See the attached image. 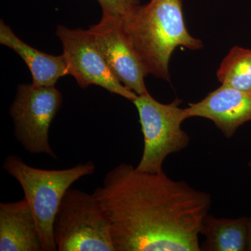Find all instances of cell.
<instances>
[{"mask_svg":"<svg viewBox=\"0 0 251 251\" xmlns=\"http://www.w3.org/2000/svg\"><path fill=\"white\" fill-rule=\"evenodd\" d=\"M110 221L115 251H201L199 236L209 214V193L162 171L121 163L96 188Z\"/></svg>","mask_w":251,"mask_h":251,"instance_id":"cell-1","label":"cell"},{"mask_svg":"<svg viewBox=\"0 0 251 251\" xmlns=\"http://www.w3.org/2000/svg\"><path fill=\"white\" fill-rule=\"evenodd\" d=\"M123 20L147 75L170 82L169 63L175 50L203 47L202 41L186 29L181 0H150L148 4L137 6Z\"/></svg>","mask_w":251,"mask_h":251,"instance_id":"cell-2","label":"cell"},{"mask_svg":"<svg viewBox=\"0 0 251 251\" xmlns=\"http://www.w3.org/2000/svg\"><path fill=\"white\" fill-rule=\"evenodd\" d=\"M3 168L19 183L35 218L44 251H57L53 226L56 214L68 190L77 180L93 174L92 161L63 170H44L27 165L16 155H9Z\"/></svg>","mask_w":251,"mask_h":251,"instance_id":"cell-3","label":"cell"},{"mask_svg":"<svg viewBox=\"0 0 251 251\" xmlns=\"http://www.w3.org/2000/svg\"><path fill=\"white\" fill-rule=\"evenodd\" d=\"M59 251H115L110 221L94 193L69 188L54 219Z\"/></svg>","mask_w":251,"mask_h":251,"instance_id":"cell-4","label":"cell"},{"mask_svg":"<svg viewBox=\"0 0 251 251\" xmlns=\"http://www.w3.org/2000/svg\"><path fill=\"white\" fill-rule=\"evenodd\" d=\"M138 110L143 135V154L137 169L149 173L163 171V162L172 153L187 148L190 138L181 128L187 120L181 100L160 103L150 93L138 95L132 101Z\"/></svg>","mask_w":251,"mask_h":251,"instance_id":"cell-5","label":"cell"},{"mask_svg":"<svg viewBox=\"0 0 251 251\" xmlns=\"http://www.w3.org/2000/svg\"><path fill=\"white\" fill-rule=\"evenodd\" d=\"M62 103V94L54 86H18L10 114L15 135L28 152L57 158L50 145L49 129Z\"/></svg>","mask_w":251,"mask_h":251,"instance_id":"cell-6","label":"cell"},{"mask_svg":"<svg viewBox=\"0 0 251 251\" xmlns=\"http://www.w3.org/2000/svg\"><path fill=\"white\" fill-rule=\"evenodd\" d=\"M56 34L62 44L69 75L75 79L80 87L99 86L131 102L136 99L138 95L122 85L114 75L89 29H72L59 25Z\"/></svg>","mask_w":251,"mask_h":251,"instance_id":"cell-7","label":"cell"},{"mask_svg":"<svg viewBox=\"0 0 251 251\" xmlns=\"http://www.w3.org/2000/svg\"><path fill=\"white\" fill-rule=\"evenodd\" d=\"M104 58L118 80L137 95L149 93L139 55L126 30L123 18L103 15L89 29Z\"/></svg>","mask_w":251,"mask_h":251,"instance_id":"cell-8","label":"cell"},{"mask_svg":"<svg viewBox=\"0 0 251 251\" xmlns=\"http://www.w3.org/2000/svg\"><path fill=\"white\" fill-rule=\"evenodd\" d=\"M187 119L202 117L214 122L227 138L251 121V92L221 85L207 96L185 108Z\"/></svg>","mask_w":251,"mask_h":251,"instance_id":"cell-9","label":"cell"},{"mask_svg":"<svg viewBox=\"0 0 251 251\" xmlns=\"http://www.w3.org/2000/svg\"><path fill=\"white\" fill-rule=\"evenodd\" d=\"M0 251H44L35 218L25 198L0 203Z\"/></svg>","mask_w":251,"mask_h":251,"instance_id":"cell-10","label":"cell"},{"mask_svg":"<svg viewBox=\"0 0 251 251\" xmlns=\"http://www.w3.org/2000/svg\"><path fill=\"white\" fill-rule=\"evenodd\" d=\"M0 43L12 49L23 59L32 77V84L41 87L54 86L60 77L69 75L65 57L38 50L21 40L4 21L0 23Z\"/></svg>","mask_w":251,"mask_h":251,"instance_id":"cell-11","label":"cell"},{"mask_svg":"<svg viewBox=\"0 0 251 251\" xmlns=\"http://www.w3.org/2000/svg\"><path fill=\"white\" fill-rule=\"evenodd\" d=\"M249 217L216 218L207 214L201 234L205 240L201 249L205 251H245L248 246Z\"/></svg>","mask_w":251,"mask_h":251,"instance_id":"cell-12","label":"cell"},{"mask_svg":"<svg viewBox=\"0 0 251 251\" xmlns=\"http://www.w3.org/2000/svg\"><path fill=\"white\" fill-rule=\"evenodd\" d=\"M217 77L221 85L251 92V50L232 48L221 62Z\"/></svg>","mask_w":251,"mask_h":251,"instance_id":"cell-13","label":"cell"},{"mask_svg":"<svg viewBox=\"0 0 251 251\" xmlns=\"http://www.w3.org/2000/svg\"><path fill=\"white\" fill-rule=\"evenodd\" d=\"M103 15L125 18L139 5V0H97Z\"/></svg>","mask_w":251,"mask_h":251,"instance_id":"cell-14","label":"cell"},{"mask_svg":"<svg viewBox=\"0 0 251 251\" xmlns=\"http://www.w3.org/2000/svg\"><path fill=\"white\" fill-rule=\"evenodd\" d=\"M247 251H251V216L249 217V223H248Z\"/></svg>","mask_w":251,"mask_h":251,"instance_id":"cell-15","label":"cell"},{"mask_svg":"<svg viewBox=\"0 0 251 251\" xmlns=\"http://www.w3.org/2000/svg\"><path fill=\"white\" fill-rule=\"evenodd\" d=\"M249 168H250L251 169V160L250 162H249Z\"/></svg>","mask_w":251,"mask_h":251,"instance_id":"cell-16","label":"cell"}]
</instances>
